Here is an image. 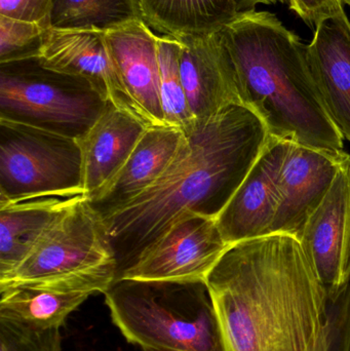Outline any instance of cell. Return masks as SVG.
Here are the masks:
<instances>
[{"mask_svg":"<svg viewBox=\"0 0 350 351\" xmlns=\"http://www.w3.org/2000/svg\"><path fill=\"white\" fill-rule=\"evenodd\" d=\"M205 284L225 351L332 350V303L295 237L230 245Z\"/></svg>","mask_w":350,"mask_h":351,"instance_id":"cell-1","label":"cell"},{"mask_svg":"<svg viewBox=\"0 0 350 351\" xmlns=\"http://www.w3.org/2000/svg\"><path fill=\"white\" fill-rule=\"evenodd\" d=\"M155 184L102 217L118 276L181 215L217 219L256 164L269 139L260 117L234 105L199 121Z\"/></svg>","mask_w":350,"mask_h":351,"instance_id":"cell-2","label":"cell"},{"mask_svg":"<svg viewBox=\"0 0 350 351\" xmlns=\"http://www.w3.org/2000/svg\"><path fill=\"white\" fill-rule=\"evenodd\" d=\"M245 106L269 136L343 150L345 138L325 106L308 62V45L265 10L240 12L221 31Z\"/></svg>","mask_w":350,"mask_h":351,"instance_id":"cell-3","label":"cell"},{"mask_svg":"<svg viewBox=\"0 0 350 351\" xmlns=\"http://www.w3.org/2000/svg\"><path fill=\"white\" fill-rule=\"evenodd\" d=\"M104 296L113 324L143 351H225L205 282L116 278Z\"/></svg>","mask_w":350,"mask_h":351,"instance_id":"cell-4","label":"cell"},{"mask_svg":"<svg viewBox=\"0 0 350 351\" xmlns=\"http://www.w3.org/2000/svg\"><path fill=\"white\" fill-rule=\"evenodd\" d=\"M118 264L101 215L80 195L42 233L22 263L0 278V288L28 286L105 294Z\"/></svg>","mask_w":350,"mask_h":351,"instance_id":"cell-5","label":"cell"},{"mask_svg":"<svg viewBox=\"0 0 350 351\" xmlns=\"http://www.w3.org/2000/svg\"><path fill=\"white\" fill-rule=\"evenodd\" d=\"M107 101L77 76L43 67L37 59L0 64V119L79 139Z\"/></svg>","mask_w":350,"mask_h":351,"instance_id":"cell-6","label":"cell"},{"mask_svg":"<svg viewBox=\"0 0 350 351\" xmlns=\"http://www.w3.org/2000/svg\"><path fill=\"white\" fill-rule=\"evenodd\" d=\"M86 195L77 139L0 119V202Z\"/></svg>","mask_w":350,"mask_h":351,"instance_id":"cell-7","label":"cell"},{"mask_svg":"<svg viewBox=\"0 0 350 351\" xmlns=\"http://www.w3.org/2000/svg\"><path fill=\"white\" fill-rule=\"evenodd\" d=\"M229 247L215 218L186 212L117 278L205 282Z\"/></svg>","mask_w":350,"mask_h":351,"instance_id":"cell-8","label":"cell"},{"mask_svg":"<svg viewBox=\"0 0 350 351\" xmlns=\"http://www.w3.org/2000/svg\"><path fill=\"white\" fill-rule=\"evenodd\" d=\"M335 304L350 287V165L337 175L299 239Z\"/></svg>","mask_w":350,"mask_h":351,"instance_id":"cell-9","label":"cell"},{"mask_svg":"<svg viewBox=\"0 0 350 351\" xmlns=\"http://www.w3.org/2000/svg\"><path fill=\"white\" fill-rule=\"evenodd\" d=\"M350 165L345 150L322 149L291 142L279 178V204L271 234L299 241L304 227L338 173Z\"/></svg>","mask_w":350,"mask_h":351,"instance_id":"cell-10","label":"cell"},{"mask_svg":"<svg viewBox=\"0 0 350 351\" xmlns=\"http://www.w3.org/2000/svg\"><path fill=\"white\" fill-rule=\"evenodd\" d=\"M37 60L47 69L88 80L107 102L145 123L121 82L104 31L51 27L43 34Z\"/></svg>","mask_w":350,"mask_h":351,"instance_id":"cell-11","label":"cell"},{"mask_svg":"<svg viewBox=\"0 0 350 351\" xmlns=\"http://www.w3.org/2000/svg\"><path fill=\"white\" fill-rule=\"evenodd\" d=\"M290 145L291 141L269 136L256 164L216 219L228 245L271 234L279 204V173Z\"/></svg>","mask_w":350,"mask_h":351,"instance_id":"cell-12","label":"cell"},{"mask_svg":"<svg viewBox=\"0 0 350 351\" xmlns=\"http://www.w3.org/2000/svg\"><path fill=\"white\" fill-rule=\"evenodd\" d=\"M181 80L195 119L205 121L234 105L245 106L238 76L221 33L177 39Z\"/></svg>","mask_w":350,"mask_h":351,"instance_id":"cell-13","label":"cell"},{"mask_svg":"<svg viewBox=\"0 0 350 351\" xmlns=\"http://www.w3.org/2000/svg\"><path fill=\"white\" fill-rule=\"evenodd\" d=\"M121 82L149 127L166 125L160 103V35L142 19L104 31Z\"/></svg>","mask_w":350,"mask_h":351,"instance_id":"cell-14","label":"cell"},{"mask_svg":"<svg viewBox=\"0 0 350 351\" xmlns=\"http://www.w3.org/2000/svg\"><path fill=\"white\" fill-rule=\"evenodd\" d=\"M185 140L186 135L176 128H148L121 171L88 198L92 208L106 216L151 187L170 168Z\"/></svg>","mask_w":350,"mask_h":351,"instance_id":"cell-15","label":"cell"},{"mask_svg":"<svg viewBox=\"0 0 350 351\" xmlns=\"http://www.w3.org/2000/svg\"><path fill=\"white\" fill-rule=\"evenodd\" d=\"M148 128L135 115L107 103L94 125L77 140L86 197H92L121 171Z\"/></svg>","mask_w":350,"mask_h":351,"instance_id":"cell-16","label":"cell"},{"mask_svg":"<svg viewBox=\"0 0 350 351\" xmlns=\"http://www.w3.org/2000/svg\"><path fill=\"white\" fill-rule=\"evenodd\" d=\"M308 62L331 119L350 141V22L345 12L316 27Z\"/></svg>","mask_w":350,"mask_h":351,"instance_id":"cell-17","label":"cell"},{"mask_svg":"<svg viewBox=\"0 0 350 351\" xmlns=\"http://www.w3.org/2000/svg\"><path fill=\"white\" fill-rule=\"evenodd\" d=\"M78 196L0 202V278L22 263L42 233Z\"/></svg>","mask_w":350,"mask_h":351,"instance_id":"cell-18","label":"cell"},{"mask_svg":"<svg viewBox=\"0 0 350 351\" xmlns=\"http://www.w3.org/2000/svg\"><path fill=\"white\" fill-rule=\"evenodd\" d=\"M142 20L175 39L219 32L236 18V0H139Z\"/></svg>","mask_w":350,"mask_h":351,"instance_id":"cell-19","label":"cell"},{"mask_svg":"<svg viewBox=\"0 0 350 351\" xmlns=\"http://www.w3.org/2000/svg\"><path fill=\"white\" fill-rule=\"evenodd\" d=\"M0 295V315L39 331L61 329L90 296L28 286L3 287Z\"/></svg>","mask_w":350,"mask_h":351,"instance_id":"cell-20","label":"cell"},{"mask_svg":"<svg viewBox=\"0 0 350 351\" xmlns=\"http://www.w3.org/2000/svg\"><path fill=\"white\" fill-rule=\"evenodd\" d=\"M137 19L139 0H55L51 27L105 31Z\"/></svg>","mask_w":350,"mask_h":351,"instance_id":"cell-21","label":"cell"},{"mask_svg":"<svg viewBox=\"0 0 350 351\" xmlns=\"http://www.w3.org/2000/svg\"><path fill=\"white\" fill-rule=\"evenodd\" d=\"M181 43L168 35L158 37L160 68V103L164 123L187 134L195 128L197 119L189 108L181 80L179 59Z\"/></svg>","mask_w":350,"mask_h":351,"instance_id":"cell-22","label":"cell"},{"mask_svg":"<svg viewBox=\"0 0 350 351\" xmlns=\"http://www.w3.org/2000/svg\"><path fill=\"white\" fill-rule=\"evenodd\" d=\"M47 29L0 16V64L37 59Z\"/></svg>","mask_w":350,"mask_h":351,"instance_id":"cell-23","label":"cell"},{"mask_svg":"<svg viewBox=\"0 0 350 351\" xmlns=\"http://www.w3.org/2000/svg\"><path fill=\"white\" fill-rule=\"evenodd\" d=\"M0 351H63L59 329L39 331L0 315Z\"/></svg>","mask_w":350,"mask_h":351,"instance_id":"cell-24","label":"cell"},{"mask_svg":"<svg viewBox=\"0 0 350 351\" xmlns=\"http://www.w3.org/2000/svg\"><path fill=\"white\" fill-rule=\"evenodd\" d=\"M55 0H0V16L51 28Z\"/></svg>","mask_w":350,"mask_h":351,"instance_id":"cell-25","label":"cell"},{"mask_svg":"<svg viewBox=\"0 0 350 351\" xmlns=\"http://www.w3.org/2000/svg\"><path fill=\"white\" fill-rule=\"evenodd\" d=\"M290 8L306 24L318 26L329 19L345 14L343 0H289Z\"/></svg>","mask_w":350,"mask_h":351,"instance_id":"cell-26","label":"cell"},{"mask_svg":"<svg viewBox=\"0 0 350 351\" xmlns=\"http://www.w3.org/2000/svg\"><path fill=\"white\" fill-rule=\"evenodd\" d=\"M277 2L286 3V2H289V0H236L240 12L255 10L258 4H273L277 3Z\"/></svg>","mask_w":350,"mask_h":351,"instance_id":"cell-27","label":"cell"},{"mask_svg":"<svg viewBox=\"0 0 350 351\" xmlns=\"http://www.w3.org/2000/svg\"><path fill=\"white\" fill-rule=\"evenodd\" d=\"M343 1H345V3L349 4L350 6V0H343Z\"/></svg>","mask_w":350,"mask_h":351,"instance_id":"cell-28","label":"cell"}]
</instances>
